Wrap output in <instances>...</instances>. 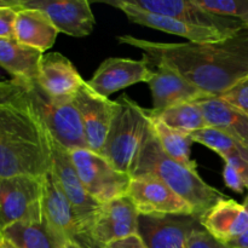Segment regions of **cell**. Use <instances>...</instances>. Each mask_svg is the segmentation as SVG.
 Returning a JSON list of instances; mask_svg holds the SVG:
<instances>
[{
    "mask_svg": "<svg viewBox=\"0 0 248 248\" xmlns=\"http://www.w3.org/2000/svg\"><path fill=\"white\" fill-rule=\"evenodd\" d=\"M116 39L143 51L149 63L170 65L208 96H220L248 77V27L218 43H157L131 35Z\"/></svg>",
    "mask_w": 248,
    "mask_h": 248,
    "instance_id": "1",
    "label": "cell"
},
{
    "mask_svg": "<svg viewBox=\"0 0 248 248\" xmlns=\"http://www.w3.org/2000/svg\"><path fill=\"white\" fill-rule=\"evenodd\" d=\"M51 164L50 135L24 85L16 96L0 102V177H44Z\"/></svg>",
    "mask_w": 248,
    "mask_h": 248,
    "instance_id": "2",
    "label": "cell"
},
{
    "mask_svg": "<svg viewBox=\"0 0 248 248\" xmlns=\"http://www.w3.org/2000/svg\"><path fill=\"white\" fill-rule=\"evenodd\" d=\"M144 176L154 177L164 182L193 207L194 217L198 219L225 199L219 190L208 186L199 176L196 170L183 166L164 152L153 130V121L149 135L140 150L132 178Z\"/></svg>",
    "mask_w": 248,
    "mask_h": 248,
    "instance_id": "3",
    "label": "cell"
},
{
    "mask_svg": "<svg viewBox=\"0 0 248 248\" xmlns=\"http://www.w3.org/2000/svg\"><path fill=\"white\" fill-rule=\"evenodd\" d=\"M119 109L111 123L102 156L116 170L132 178L140 150L152 128L150 110L127 94L118 99Z\"/></svg>",
    "mask_w": 248,
    "mask_h": 248,
    "instance_id": "4",
    "label": "cell"
},
{
    "mask_svg": "<svg viewBox=\"0 0 248 248\" xmlns=\"http://www.w3.org/2000/svg\"><path fill=\"white\" fill-rule=\"evenodd\" d=\"M26 91L50 137L72 152L87 149L81 119L72 99L52 98L36 81L26 84Z\"/></svg>",
    "mask_w": 248,
    "mask_h": 248,
    "instance_id": "5",
    "label": "cell"
},
{
    "mask_svg": "<svg viewBox=\"0 0 248 248\" xmlns=\"http://www.w3.org/2000/svg\"><path fill=\"white\" fill-rule=\"evenodd\" d=\"M41 206L48 224L65 241H72L82 248H104L94 241L91 230L77 215L51 169L44 177Z\"/></svg>",
    "mask_w": 248,
    "mask_h": 248,
    "instance_id": "6",
    "label": "cell"
},
{
    "mask_svg": "<svg viewBox=\"0 0 248 248\" xmlns=\"http://www.w3.org/2000/svg\"><path fill=\"white\" fill-rule=\"evenodd\" d=\"M70 156L84 188L99 203L127 194L132 178L116 171L102 155L89 149H78L72 150Z\"/></svg>",
    "mask_w": 248,
    "mask_h": 248,
    "instance_id": "7",
    "label": "cell"
},
{
    "mask_svg": "<svg viewBox=\"0 0 248 248\" xmlns=\"http://www.w3.org/2000/svg\"><path fill=\"white\" fill-rule=\"evenodd\" d=\"M44 177H0V236L12 224L43 210Z\"/></svg>",
    "mask_w": 248,
    "mask_h": 248,
    "instance_id": "8",
    "label": "cell"
},
{
    "mask_svg": "<svg viewBox=\"0 0 248 248\" xmlns=\"http://www.w3.org/2000/svg\"><path fill=\"white\" fill-rule=\"evenodd\" d=\"M72 101L81 119L87 149L101 155L118 113V101H110L97 93L87 81L82 84Z\"/></svg>",
    "mask_w": 248,
    "mask_h": 248,
    "instance_id": "9",
    "label": "cell"
},
{
    "mask_svg": "<svg viewBox=\"0 0 248 248\" xmlns=\"http://www.w3.org/2000/svg\"><path fill=\"white\" fill-rule=\"evenodd\" d=\"M130 6L160 16L171 17L191 26L236 34L246 24L239 19L217 16L199 6L195 0H125Z\"/></svg>",
    "mask_w": 248,
    "mask_h": 248,
    "instance_id": "10",
    "label": "cell"
},
{
    "mask_svg": "<svg viewBox=\"0 0 248 248\" xmlns=\"http://www.w3.org/2000/svg\"><path fill=\"white\" fill-rule=\"evenodd\" d=\"M126 195L133 201L140 216L194 217L193 207L164 182L154 177L132 178Z\"/></svg>",
    "mask_w": 248,
    "mask_h": 248,
    "instance_id": "11",
    "label": "cell"
},
{
    "mask_svg": "<svg viewBox=\"0 0 248 248\" xmlns=\"http://www.w3.org/2000/svg\"><path fill=\"white\" fill-rule=\"evenodd\" d=\"M140 212L127 195L102 203L92 222L94 241L108 248L110 244L140 232Z\"/></svg>",
    "mask_w": 248,
    "mask_h": 248,
    "instance_id": "12",
    "label": "cell"
},
{
    "mask_svg": "<svg viewBox=\"0 0 248 248\" xmlns=\"http://www.w3.org/2000/svg\"><path fill=\"white\" fill-rule=\"evenodd\" d=\"M50 143L51 153H52L51 170L55 174L56 181L60 184L61 189L70 201L82 223L91 230L93 218L101 208L102 203L94 200L84 188L77 169L73 164L69 150L65 149L51 137Z\"/></svg>",
    "mask_w": 248,
    "mask_h": 248,
    "instance_id": "13",
    "label": "cell"
},
{
    "mask_svg": "<svg viewBox=\"0 0 248 248\" xmlns=\"http://www.w3.org/2000/svg\"><path fill=\"white\" fill-rule=\"evenodd\" d=\"M21 6L41 10L60 33L75 38L90 35L96 24L87 0H21Z\"/></svg>",
    "mask_w": 248,
    "mask_h": 248,
    "instance_id": "14",
    "label": "cell"
},
{
    "mask_svg": "<svg viewBox=\"0 0 248 248\" xmlns=\"http://www.w3.org/2000/svg\"><path fill=\"white\" fill-rule=\"evenodd\" d=\"M154 75L148 60L110 57L101 63L87 84L101 96L108 98L111 93L138 82H149Z\"/></svg>",
    "mask_w": 248,
    "mask_h": 248,
    "instance_id": "15",
    "label": "cell"
},
{
    "mask_svg": "<svg viewBox=\"0 0 248 248\" xmlns=\"http://www.w3.org/2000/svg\"><path fill=\"white\" fill-rule=\"evenodd\" d=\"M104 4L118 7L132 23L140 24V26L165 31V33L183 36V38L188 39L189 43H218V41H224L235 35L232 33L216 31V29L191 26V24L184 23V22L171 18V17L142 11V10L127 5L125 0H114V1L108 0V1H104Z\"/></svg>",
    "mask_w": 248,
    "mask_h": 248,
    "instance_id": "16",
    "label": "cell"
},
{
    "mask_svg": "<svg viewBox=\"0 0 248 248\" xmlns=\"http://www.w3.org/2000/svg\"><path fill=\"white\" fill-rule=\"evenodd\" d=\"M157 69L149 80L153 98V114L182 103L195 102L208 97L207 93L184 79L181 74L165 63H156Z\"/></svg>",
    "mask_w": 248,
    "mask_h": 248,
    "instance_id": "17",
    "label": "cell"
},
{
    "mask_svg": "<svg viewBox=\"0 0 248 248\" xmlns=\"http://www.w3.org/2000/svg\"><path fill=\"white\" fill-rule=\"evenodd\" d=\"M199 224L195 217L140 216L138 235L148 248H186L189 235Z\"/></svg>",
    "mask_w": 248,
    "mask_h": 248,
    "instance_id": "18",
    "label": "cell"
},
{
    "mask_svg": "<svg viewBox=\"0 0 248 248\" xmlns=\"http://www.w3.org/2000/svg\"><path fill=\"white\" fill-rule=\"evenodd\" d=\"M85 80L77 68L60 52H47L43 56L36 84L52 98L72 99Z\"/></svg>",
    "mask_w": 248,
    "mask_h": 248,
    "instance_id": "19",
    "label": "cell"
},
{
    "mask_svg": "<svg viewBox=\"0 0 248 248\" xmlns=\"http://www.w3.org/2000/svg\"><path fill=\"white\" fill-rule=\"evenodd\" d=\"M199 222L216 240L228 245L248 230V198L244 203L224 199L206 212Z\"/></svg>",
    "mask_w": 248,
    "mask_h": 248,
    "instance_id": "20",
    "label": "cell"
},
{
    "mask_svg": "<svg viewBox=\"0 0 248 248\" xmlns=\"http://www.w3.org/2000/svg\"><path fill=\"white\" fill-rule=\"evenodd\" d=\"M0 237L16 248H63L68 242L48 224L43 210L33 217L12 224Z\"/></svg>",
    "mask_w": 248,
    "mask_h": 248,
    "instance_id": "21",
    "label": "cell"
},
{
    "mask_svg": "<svg viewBox=\"0 0 248 248\" xmlns=\"http://www.w3.org/2000/svg\"><path fill=\"white\" fill-rule=\"evenodd\" d=\"M58 33L45 12L23 7L19 2L15 21V39L17 41L44 53L52 47Z\"/></svg>",
    "mask_w": 248,
    "mask_h": 248,
    "instance_id": "22",
    "label": "cell"
},
{
    "mask_svg": "<svg viewBox=\"0 0 248 248\" xmlns=\"http://www.w3.org/2000/svg\"><path fill=\"white\" fill-rule=\"evenodd\" d=\"M202 110L208 127L217 128L248 147V116L219 96L195 101Z\"/></svg>",
    "mask_w": 248,
    "mask_h": 248,
    "instance_id": "23",
    "label": "cell"
},
{
    "mask_svg": "<svg viewBox=\"0 0 248 248\" xmlns=\"http://www.w3.org/2000/svg\"><path fill=\"white\" fill-rule=\"evenodd\" d=\"M43 56L41 51L23 45L16 39L0 38V67L12 79L27 84L36 81Z\"/></svg>",
    "mask_w": 248,
    "mask_h": 248,
    "instance_id": "24",
    "label": "cell"
},
{
    "mask_svg": "<svg viewBox=\"0 0 248 248\" xmlns=\"http://www.w3.org/2000/svg\"><path fill=\"white\" fill-rule=\"evenodd\" d=\"M150 115L162 121L169 127L186 135L208 127L202 110L196 102L177 104L156 114L150 111Z\"/></svg>",
    "mask_w": 248,
    "mask_h": 248,
    "instance_id": "25",
    "label": "cell"
},
{
    "mask_svg": "<svg viewBox=\"0 0 248 248\" xmlns=\"http://www.w3.org/2000/svg\"><path fill=\"white\" fill-rule=\"evenodd\" d=\"M153 130L156 135L164 152L174 161L190 170H196V162L190 156V147L193 140L186 133L179 132L165 125L162 121L153 118Z\"/></svg>",
    "mask_w": 248,
    "mask_h": 248,
    "instance_id": "26",
    "label": "cell"
},
{
    "mask_svg": "<svg viewBox=\"0 0 248 248\" xmlns=\"http://www.w3.org/2000/svg\"><path fill=\"white\" fill-rule=\"evenodd\" d=\"M189 136L193 142L200 143V144L210 148L213 152L217 153L220 157H224L230 154H236V153H245L248 150L247 145L237 142L230 136L213 127H206L202 130L195 131Z\"/></svg>",
    "mask_w": 248,
    "mask_h": 248,
    "instance_id": "27",
    "label": "cell"
},
{
    "mask_svg": "<svg viewBox=\"0 0 248 248\" xmlns=\"http://www.w3.org/2000/svg\"><path fill=\"white\" fill-rule=\"evenodd\" d=\"M195 2L210 14L239 19L248 27V0H195Z\"/></svg>",
    "mask_w": 248,
    "mask_h": 248,
    "instance_id": "28",
    "label": "cell"
},
{
    "mask_svg": "<svg viewBox=\"0 0 248 248\" xmlns=\"http://www.w3.org/2000/svg\"><path fill=\"white\" fill-rule=\"evenodd\" d=\"M219 97L248 116V77Z\"/></svg>",
    "mask_w": 248,
    "mask_h": 248,
    "instance_id": "29",
    "label": "cell"
},
{
    "mask_svg": "<svg viewBox=\"0 0 248 248\" xmlns=\"http://www.w3.org/2000/svg\"><path fill=\"white\" fill-rule=\"evenodd\" d=\"M21 0L12 5L0 6V38L15 39V21Z\"/></svg>",
    "mask_w": 248,
    "mask_h": 248,
    "instance_id": "30",
    "label": "cell"
},
{
    "mask_svg": "<svg viewBox=\"0 0 248 248\" xmlns=\"http://www.w3.org/2000/svg\"><path fill=\"white\" fill-rule=\"evenodd\" d=\"M186 248H229L227 245L216 240L200 224L190 232L186 240Z\"/></svg>",
    "mask_w": 248,
    "mask_h": 248,
    "instance_id": "31",
    "label": "cell"
},
{
    "mask_svg": "<svg viewBox=\"0 0 248 248\" xmlns=\"http://www.w3.org/2000/svg\"><path fill=\"white\" fill-rule=\"evenodd\" d=\"M223 177H224L225 186H227L228 188L232 189L235 193H244V190L246 189L244 179H242V177L240 176L239 172H237L232 165L225 164L224 171H223Z\"/></svg>",
    "mask_w": 248,
    "mask_h": 248,
    "instance_id": "32",
    "label": "cell"
},
{
    "mask_svg": "<svg viewBox=\"0 0 248 248\" xmlns=\"http://www.w3.org/2000/svg\"><path fill=\"white\" fill-rule=\"evenodd\" d=\"M24 85H26V82L18 81L16 79L0 81V102L6 101L11 97L16 96L17 93H19L24 89Z\"/></svg>",
    "mask_w": 248,
    "mask_h": 248,
    "instance_id": "33",
    "label": "cell"
},
{
    "mask_svg": "<svg viewBox=\"0 0 248 248\" xmlns=\"http://www.w3.org/2000/svg\"><path fill=\"white\" fill-rule=\"evenodd\" d=\"M108 248H148V247L140 235H133V236L127 237V239L113 242V244L109 245Z\"/></svg>",
    "mask_w": 248,
    "mask_h": 248,
    "instance_id": "34",
    "label": "cell"
},
{
    "mask_svg": "<svg viewBox=\"0 0 248 248\" xmlns=\"http://www.w3.org/2000/svg\"><path fill=\"white\" fill-rule=\"evenodd\" d=\"M0 248H16V247H15L14 245L10 244L7 240L1 239V237H0Z\"/></svg>",
    "mask_w": 248,
    "mask_h": 248,
    "instance_id": "35",
    "label": "cell"
},
{
    "mask_svg": "<svg viewBox=\"0 0 248 248\" xmlns=\"http://www.w3.org/2000/svg\"><path fill=\"white\" fill-rule=\"evenodd\" d=\"M63 248H82V247H80L79 245L74 244V242H72V241H68L67 244H65L64 246H63Z\"/></svg>",
    "mask_w": 248,
    "mask_h": 248,
    "instance_id": "36",
    "label": "cell"
},
{
    "mask_svg": "<svg viewBox=\"0 0 248 248\" xmlns=\"http://www.w3.org/2000/svg\"><path fill=\"white\" fill-rule=\"evenodd\" d=\"M16 2V0H0V6H5V5H12Z\"/></svg>",
    "mask_w": 248,
    "mask_h": 248,
    "instance_id": "37",
    "label": "cell"
},
{
    "mask_svg": "<svg viewBox=\"0 0 248 248\" xmlns=\"http://www.w3.org/2000/svg\"><path fill=\"white\" fill-rule=\"evenodd\" d=\"M0 81H2V80H1V79H0Z\"/></svg>",
    "mask_w": 248,
    "mask_h": 248,
    "instance_id": "38",
    "label": "cell"
}]
</instances>
